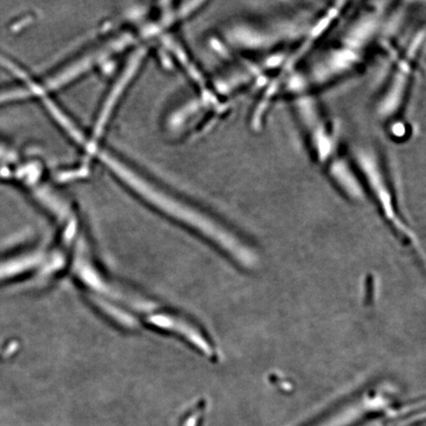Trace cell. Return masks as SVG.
Returning <instances> with one entry per match:
<instances>
[{"label":"cell","instance_id":"6da1fadb","mask_svg":"<svg viewBox=\"0 0 426 426\" xmlns=\"http://www.w3.org/2000/svg\"><path fill=\"white\" fill-rule=\"evenodd\" d=\"M12 155L11 150L7 149V147L4 146L0 144V163L2 162L9 161L11 159Z\"/></svg>","mask_w":426,"mask_h":426}]
</instances>
